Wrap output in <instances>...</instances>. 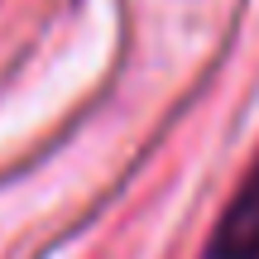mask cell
Here are the masks:
<instances>
[{"instance_id":"1","label":"cell","mask_w":259,"mask_h":259,"mask_svg":"<svg viewBox=\"0 0 259 259\" xmlns=\"http://www.w3.org/2000/svg\"><path fill=\"white\" fill-rule=\"evenodd\" d=\"M206 259H259V163L245 173L240 192L231 197L211 245H206Z\"/></svg>"}]
</instances>
